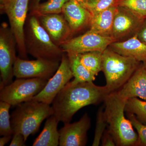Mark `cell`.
Here are the masks:
<instances>
[{"instance_id": "1", "label": "cell", "mask_w": 146, "mask_h": 146, "mask_svg": "<svg viewBox=\"0 0 146 146\" xmlns=\"http://www.w3.org/2000/svg\"><path fill=\"white\" fill-rule=\"evenodd\" d=\"M105 86H97L93 82L73 83L69 82L53 101L54 115L58 122L70 123L79 110L104 101L108 94Z\"/></svg>"}, {"instance_id": "2", "label": "cell", "mask_w": 146, "mask_h": 146, "mask_svg": "<svg viewBox=\"0 0 146 146\" xmlns=\"http://www.w3.org/2000/svg\"><path fill=\"white\" fill-rule=\"evenodd\" d=\"M127 101L119 96L117 91L108 94L105 98L104 112L108 130L117 146H137L138 134L125 115Z\"/></svg>"}, {"instance_id": "3", "label": "cell", "mask_w": 146, "mask_h": 146, "mask_svg": "<svg viewBox=\"0 0 146 146\" xmlns=\"http://www.w3.org/2000/svg\"><path fill=\"white\" fill-rule=\"evenodd\" d=\"M24 40L27 53L36 59L60 62L65 52L55 44L36 16L28 14L25 27Z\"/></svg>"}, {"instance_id": "4", "label": "cell", "mask_w": 146, "mask_h": 146, "mask_svg": "<svg viewBox=\"0 0 146 146\" xmlns=\"http://www.w3.org/2000/svg\"><path fill=\"white\" fill-rule=\"evenodd\" d=\"M53 115V110L50 104L33 100L21 103L11 116L13 134L22 133L26 141L30 135L39 131L44 120Z\"/></svg>"}, {"instance_id": "5", "label": "cell", "mask_w": 146, "mask_h": 146, "mask_svg": "<svg viewBox=\"0 0 146 146\" xmlns=\"http://www.w3.org/2000/svg\"><path fill=\"white\" fill-rule=\"evenodd\" d=\"M140 63L133 58L119 54L108 48L102 53V71L108 94L118 91L130 78Z\"/></svg>"}, {"instance_id": "6", "label": "cell", "mask_w": 146, "mask_h": 146, "mask_svg": "<svg viewBox=\"0 0 146 146\" xmlns=\"http://www.w3.org/2000/svg\"><path fill=\"white\" fill-rule=\"evenodd\" d=\"M30 0H6L1 4V12L6 14L17 42L19 57L27 59L24 40V27L29 11Z\"/></svg>"}, {"instance_id": "7", "label": "cell", "mask_w": 146, "mask_h": 146, "mask_svg": "<svg viewBox=\"0 0 146 146\" xmlns=\"http://www.w3.org/2000/svg\"><path fill=\"white\" fill-rule=\"evenodd\" d=\"M48 81L40 78H17L1 87L0 100L11 106L32 100L44 89Z\"/></svg>"}, {"instance_id": "8", "label": "cell", "mask_w": 146, "mask_h": 146, "mask_svg": "<svg viewBox=\"0 0 146 146\" xmlns=\"http://www.w3.org/2000/svg\"><path fill=\"white\" fill-rule=\"evenodd\" d=\"M16 48L17 42L10 27L6 23H2L0 27L1 87L12 82Z\"/></svg>"}, {"instance_id": "9", "label": "cell", "mask_w": 146, "mask_h": 146, "mask_svg": "<svg viewBox=\"0 0 146 146\" xmlns=\"http://www.w3.org/2000/svg\"><path fill=\"white\" fill-rule=\"evenodd\" d=\"M60 62L43 59L28 60L17 57L13 67L17 78H40L49 80L57 70Z\"/></svg>"}, {"instance_id": "10", "label": "cell", "mask_w": 146, "mask_h": 146, "mask_svg": "<svg viewBox=\"0 0 146 146\" xmlns=\"http://www.w3.org/2000/svg\"><path fill=\"white\" fill-rule=\"evenodd\" d=\"M115 42L116 41L112 36H102L89 30L82 35L72 37L60 47L66 53L80 54L93 51L103 52Z\"/></svg>"}, {"instance_id": "11", "label": "cell", "mask_w": 146, "mask_h": 146, "mask_svg": "<svg viewBox=\"0 0 146 146\" xmlns=\"http://www.w3.org/2000/svg\"><path fill=\"white\" fill-rule=\"evenodd\" d=\"M73 77L68 55L65 53L57 70L49 80L44 89L33 98V100L52 104L56 96Z\"/></svg>"}, {"instance_id": "12", "label": "cell", "mask_w": 146, "mask_h": 146, "mask_svg": "<svg viewBox=\"0 0 146 146\" xmlns=\"http://www.w3.org/2000/svg\"><path fill=\"white\" fill-rule=\"evenodd\" d=\"M144 19L130 10L117 5L113 22L112 37L116 42L132 37L137 33Z\"/></svg>"}, {"instance_id": "13", "label": "cell", "mask_w": 146, "mask_h": 146, "mask_svg": "<svg viewBox=\"0 0 146 146\" xmlns=\"http://www.w3.org/2000/svg\"><path fill=\"white\" fill-rule=\"evenodd\" d=\"M91 119L87 113L78 121L64 124L59 130L60 146H84L87 141V131L91 127Z\"/></svg>"}, {"instance_id": "14", "label": "cell", "mask_w": 146, "mask_h": 146, "mask_svg": "<svg viewBox=\"0 0 146 146\" xmlns=\"http://www.w3.org/2000/svg\"><path fill=\"white\" fill-rule=\"evenodd\" d=\"M54 43L60 47L72 38L73 32L62 13L36 16Z\"/></svg>"}, {"instance_id": "15", "label": "cell", "mask_w": 146, "mask_h": 146, "mask_svg": "<svg viewBox=\"0 0 146 146\" xmlns=\"http://www.w3.org/2000/svg\"><path fill=\"white\" fill-rule=\"evenodd\" d=\"M117 92L119 96L127 100L139 98L146 101V70L143 64Z\"/></svg>"}, {"instance_id": "16", "label": "cell", "mask_w": 146, "mask_h": 146, "mask_svg": "<svg viewBox=\"0 0 146 146\" xmlns=\"http://www.w3.org/2000/svg\"><path fill=\"white\" fill-rule=\"evenodd\" d=\"M62 13L74 34L89 25L91 13L76 0L67 2L63 7Z\"/></svg>"}, {"instance_id": "17", "label": "cell", "mask_w": 146, "mask_h": 146, "mask_svg": "<svg viewBox=\"0 0 146 146\" xmlns=\"http://www.w3.org/2000/svg\"><path fill=\"white\" fill-rule=\"evenodd\" d=\"M109 48L119 54L133 58L139 62H146V44L136 35L124 41L113 42Z\"/></svg>"}, {"instance_id": "18", "label": "cell", "mask_w": 146, "mask_h": 146, "mask_svg": "<svg viewBox=\"0 0 146 146\" xmlns=\"http://www.w3.org/2000/svg\"><path fill=\"white\" fill-rule=\"evenodd\" d=\"M117 5L112 6L91 15L89 30L102 36H112V28Z\"/></svg>"}, {"instance_id": "19", "label": "cell", "mask_w": 146, "mask_h": 146, "mask_svg": "<svg viewBox=\"0 0 146 146\" xmlns=\"http://www.w3.org/2000/svg\"><path fill=\"white\" fill-rule=\"evenodd\" d=\"M58 122L54 115L47 118L43 130L35 140L32 146H58L60 138L59 131L57 129Z\"/></svg>"}, {"instance_id": "20", "label": "cell", "mask_w": 146, "mask_h": 146, "mask_svg": "<svg viewBox=\"0 0 146 146\" xmlns=\"http://www.w3.org/2000/svg\"><path fill=\"white\" fill-rule=\"evenodd\" d=\"M68 55L70 66L74 78L72 81L73 83L93 82L96 79V76L92 74L82 64L78 54L66 53Z\"/></svg>"}, {"instance_id": "21", "label": "cell", "mask_w": 146, "mask_h": 146, "mask_svg": "<svg viewBox=\"0 0 146 146\" xmlns=\"http://www.w3.org/2000/svg\"><path fill=\"white\" fill-rule=\"evenodd\" d=\"M70 0H48L38 5L29 11L30 15L35 16L62 13L63 7Z\"/></svg>"}, {"instance_id": "22", "label": "cell", "mask_w": 146, "mask_h": 146, "mask_svg": "<svg viewBox=\"0 0 146 146\" xmlns=\"http://www.w3.org/2000/svg\"><path fill=\"white\" fill-rule=\"evenodd\" d=\"M102 53L93 51L78 54L81 63L96 76L102 71Z\"/></svg>"}, {"instance_id": "23", "label": "cell", "mask_w": 146, "mask_h": 146, "mask_svg": "<svg viewBox=\"0 0 146 146\" xmlns=\"http://www.w3.org/2000/svg\"><path fill=\"white\" fill-rule=\"evenodd\" d=\"M125 112L135 115L140 121L146 125V101L141 100L137 98L128 100Z\"/></svg>"}, {"instance_id": "24", "label": "cell", "mask_w": 146, "mask_h": 146, "mask_svg": "<svg viewBox=\"0 0 146 146\" xmlns=\"http://www.w3.org/2000/svg\"><path fill=\"white\" fill-rule=\"evenodd\" d=\"M11 106L6 102H0V135L9 136L13 135L11 124V116L9 110Z\"/></svg>"}, {"instance_id": "25", "label": "cell", "mask_w": 146, "mask_h": 146, "mask_svg": "<svg viewBox=\"0 0 146 146\" xmlns=\"http://www.w3.org/2000/svg\"><path fill=\"white\" fill-rule=\"evenodd\" d=\"M117 5L130 10L141 18H146V0H118Z\"/></svg>"}, {"instance_id": "26", "label": "cell", "mask_w": 146, "mask_h": 146, "mask_svg": "<svg viewBox=\"0 0 146 146\" xmlns=\"http://www.w3.org/2000/svg\"><path fill=\"white\" fill-rule=\"evenodd\" d=\"M118 0H86L82 5L89 11L91 15L106 10L117 5Z\"/></svg>"}, {"instance_id": "27", "label": "cell", "mask_w": 146, "mask_h": 146, "mask_svg": "<svg viewBox=\"0 0 146 146\" xmlns=\"http://www.w3.org/2000/svg\"><path fill=\"white\" fill-rule=\"evenodd\" d=\"M107 121L104 112V107L99 108L97 113L96 123L95 129V135L92 146H99L101 142L102 137L107 127Z\"/></svg>"}, {"instance_id": "28", "label": "cell", "mask_w": 146, "mask_h": 146, "mask_svg": "<svg viewBox=\"0 0 146 146\" xmlns=\"http://www.w3.org/2000/svg\"><path fill=\"white\" fill-rule=\"evenodd\" d=\"M127 116L137 131L138 135L137 146H146V125L140 121L133 114L127 112Z\"/></svg>"}, {"instance_id": "29", "label": "cell", "mask_w": 146, "mask_h": 146, "mask_svg": "<svg viewBox=\"0 0 146 146\" xmlns=\"http://www.w3.org/2000/svg\"><path fill=\"white\" fill-rule=\"evenodd\" d=\"M101 145L103 146H115L117 145L113 136L108 130H106L102 137Z\"/></svg>"}, {"instance_id": "30", "label": "cell", "mask_w": 146, "mask_h": 146, "mask_svg": "<svg viewBox=\"0 0 146 146\" xmlns=\"http://www.w3.org/2000/svg\"><path fill=\"white\" fill-rule=\"evenodd\" d=\"M25 142L23 135L20 133H15L13 134V138L9 146H25Z\"/></svg>"}, {"instance_id": "31", "label": "cell", "mask_w": 146, "mask_h": 146, "mask_svg": "<svg viewBox=\"0 0 146 146\" xmlns=\"http://www.w3.org/2000/svg\"><path fill=\"white\" fill-rule=\"evenodd\" d=\"M135 35L140 41L146 44V18L144 19L141 27Z\"/></svg>"}, {"instance_id": "32", "label": "cell", "mask_w": 146, "mask_h": 146, "mask_svg": "<svg viewBox=\"0 0 146 146\" xmlns=\"http://www.w3.org/2000/svg\"><path fill=\"white\" fill-rule=\"evenodd\" d=\"M12 135L4 136L0 138V146H3L7 143L11 139Z\"/></svg>"}, {"instance_id": "33", "label": "cell", "mask_w": 146, "mask_h": 146, "mask_svg": "<svg viewBox=\"0 0 146 146\" xmlns=\"http://www.w3.org/2000/svg\"><path fill=\"white\" fill-rule=\"evenodd\" d=\"M42 0H30L29 4V11H30L36 5L40 3Z\"/></svg>"}, {"instance_id": "34", "label": "cell", "mask_w": 146, "mask_h": 146, "mask_svg": "<svg viewBox=\"0 0 146 146\" xmlns=\"http://www.w3.org/2000/svg\"><path fill=\"white\" fill-rule=\"evenodd\" d=\"M76 1H77L79 3H80L81 5H82L86 1V0H76Z\"/></svg>"}, {"instance_id": "35", "label": "cell", "mask_w": 146, "mask_h": 146, "mask_svg": "<svg viewBox=\"0 0 146 146\" xmlns=\"http://www.w3.org/2000/svg\"><path fill=\"white\" fill-rule=\"evenodd\" d=\"M143 65L144 68H145V70H146V62H145V63H143Z\"/></svg>"}, {"instance_id": "36", "label": "cell", "mask_w": 146, "mask_h": 146, "mask_svg": "<svg viewBox=\"0 0 146 146\" xmlns=\"http://www.w3.org/2000/svg\"><path fill=\"white\" fill-rule=\"evenodd\" d=\"M6 0H0V3H1V4L3 3Z\"/></svg>"}]
</instances>
